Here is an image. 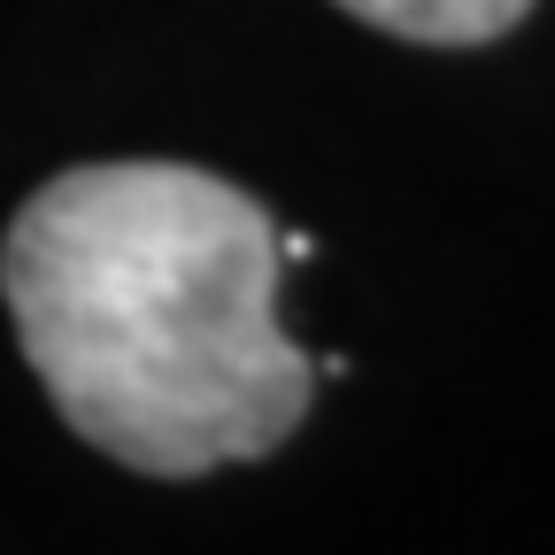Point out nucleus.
Returning <instances> with one entry per match:
<instances>
[{"mask_svg": "<svg viewBox=\"0 0 555 555\" xmlns=\"http://www.w3.org/2000/svg\"><path fill=\"white\" fill-rule=\"evenodd\" d=\"M278 278L270 208L193 163L62 170L0 240V294L47 401L147 478L294 440L317 363L278 324Z\"/></svg>", "mask_w": 555, "mask_h": 555, "instance_id": "obj_1", "label": "nucleus"}, {"mask_svg": "<svg viewBox=\"0 0 555 555\" xmlns=\"http://www.w3.org/2000/svg\"><path fill=\"white\" fill-rule=\"evenodd\" d=\"M278 255H286V270L309 262V255H317V232H278Z\"/></svg>", "mask_w": 555, "mask_h": 555, "instance_id": "obj_3", "label": "nucleus"}, {"mask_svg": "<svg viewBox=\"0 0 555 555\" xmlns=\"http://www.w3.org/2000/svg\"><path fill=\"white\" fill-rule=\"evenodd\" d=\"M347 16H363L371 31L416 39V47H486L502 39L532 0H339Z\"/></svg>", "mask_w": 555, "mask_h": 555, "instance_id": "obj_2", "label": "nucleus"}]
</instances>
